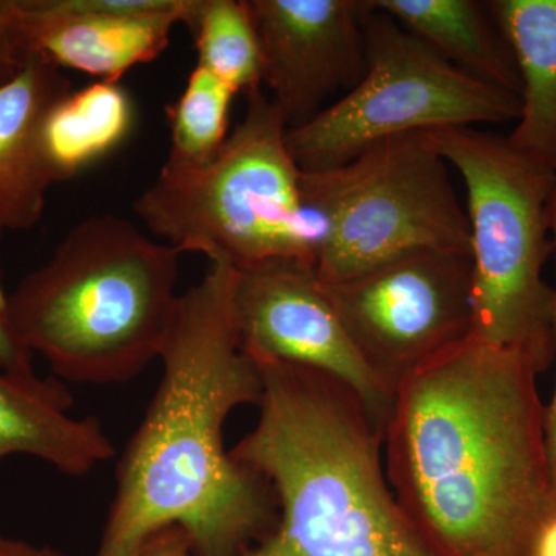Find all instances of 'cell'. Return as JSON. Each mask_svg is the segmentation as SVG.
<instances>
[{"label": "cell", "instance_id": "cell-1", "mask_svg": "<svg viewBox=\"0 0 556 556\" xmlns=\"http://www.w3.org/2000/svg\"><path fill=\"white\" fill-rule=\"evenodd\" d=\"M536 376L471 336L399 383L386 475L434 555L533 556L556 510Z\"/></svg>", "mask_w": 556, "mask_h": 556}, {"label": "cell", "instance_id": "cell-2", "mask_svg": "<svg viewBox=\"0 0 556 556\" xmlns=\"http://www.w3.org/2000/svg\"><path fill=\"white\" fill-rule=\"evenodd\" d=\"M236 268L211 263L179 294L163 376L116 470V493L94 556H138L175 530L190 556H241L276 530L273 486L225 447V424L258 404L262 376L240 345Z\"/></svg>", "mask_w": 556, "mask_h": 556}, {"label": "cell", "instance_id": "cell-3", "mask_svg": "<svg viewBox=\"0 0 556 556\" xmlns=\"http://www.w3.org/2000/svg\"><path fill=\"white\" fill-rule=\"evenodd\" d=\"M254 362L258 420L230 453L269 482L280 518L241 556H437L388 484L383 428L356 391L316 369ZM138 556L190 554L166 530Z\"/></svg>", "mask_w": 556, "mask_h": 556}, {"label": "cell", "instance_id": "cell-4", "mask_svg": "<svg viewBox=\"0 0 556 556\" xmlns=\"http://www.w3.org/2000/svg\"><path fill=\"white\" fill-rule=\"evenodd\" d=\"M179 255L116 215L84 219L9 294L11 324L58 378L127 382L166 345Z\"/></svg>", "mask_w": 556, "mask_h": 556}, {"label": "cell", "instance_id": "cell-5", "mask_svg": "<svg viewBox=\"0 0 556 556\" xmlns=\"http://www.w3.org/2000/svg\"><path fill=\"white\" fill-rule=\"evenodd\" d=\"M289 126L262 89L204 166L166 161L135 200V214L164 243L241 269L277 258L316 266L318 223L303 189V170L288 149Z\"/></svg>", "mask_w": 556, "mask_h": 556}, {"label": "cell", "instance_id": "cell-6", "mask_svg": "<svg viewBox=\"0 0 556 556\" xmlns=\"http://www.w3.org/2000/svg\"><path fill=\"white\" fill-rule=\"evenodd\" d=\"M467 190L473 262V338L517 350L538 375L555 362L554 287L543 277L554 254L556 172L527 159L507 137L477 127L424 131Z\"/></svg>", "mask_w": 556, "mask_h": 556}, {"label": "cell", "instance_id": "cell-7", "mask_svg": "<svg viewBox=\"0 0 556 556\" xmlns=\"http://www.w3.org/2000/svg\"><path fill=\"white\" fill-rule=\"evenodd\" d=\"M448 167L426 135L409 134L334 169L303 170L320 230L318 280H346L417 251L470 254V223Z\"/></svg>", "mask_w": 556, "mask_h": 556}, {"label": "cell", "instance_id": "cell-8", "mask_svg": "<svg viewBox=\"0 0 556 556\" xmlns=\"http://www.w3.org/2000/svg\"><path fill=\"white\" fill-rule=\"evenodd\" d=\"M364 31V78L308 123L288 130V149L300 169H334L401 135L518 121V94L450 64L375 2Z\"/></svg>", "mask_w": 556, "mask_h": 556}, {"label": "cell", "instance_id": "cell-9", "mask_svg": "<svg viewBox=\"0 0 556 556\" xmlns=\"http://www.w3.org/2000/svg\"><path fill=\"white\" fill-rule=\"evenodd\" d=\"M321 288L358 356L393 394L473 334L468 252H412Z\"/></svg>", "mask_w": 556, "mask_h": 556}, {"label": "cell", "instance_id": "cell-10", "mask_svg": "<svg viewBox=\"0 0 556 556\" xmlns=\"http://www.w3.org/2000/svg\"><path fill=\"white\" fill-rule=\"evenodd\" d=\"M232 311L240 345L254 361L283 362L342 380L386 431L394 394L358 356L316 266L277 258L236 269Z\"/></svg>", "mask_w": 556, "mask_h": 556}, {"label": "cell", "instance_id": "cell-11", "mask_svg": "<svg viewBox=\"0 0 556 556\" xmlns=\"http://www.w3.org/2000/svg\"><path fill=\"white\" fill-rule=\"evenodd\" d=\"M257 31L263 84L289 129L353 89L367 70L364 20L372 0H247Z\"/></svg>", "mask_w": 556, "mask_h": 556}, {"label": "cell", "instance_id": "cell-12", "mask_svg": "<svg viewBox=\"0 0 556 556\" xmlns=\"http://www.w3.org/2000/svg\"><path fill=\"white\" fill-rule=\"evenodd\" d=\"M188 9L189 0H22L33 53L108 83L156 60Z\"/></svg>", "mask_w": 556, "mask_h": 556}, {"label": "cell", "instance_id": "cell-13", "mask_svg": "<svg viewBox=\"0 0 556 556\" xmlns=\"http://www.w3.org/2000/svg\"><path fill=\"white\" fill-rule=\"evenodd\" d=\"M73 397L60 379L22 378L0 369V464L30 456L67 477L89 475L115 456L100 419L72 417Z\"/></svg>", "mask_w": 556, "mask_h": 556}, {"label": "cell", "instance_id": "cell-14", "mask_svg": "<svg viewBox=\"0 0 556 556\" xmlns=\"http://www.w3.org/2000/svg\"><path fill=\"white\" fill-rule=\"evenodd\" d=\"M70 90L67 76L38 53L0 89V233L35 228L42 218L53 181L40 152V124Z\"/></svg>", "mask_w": 556, "mask_h": 556}, {"label": "cell", "instance_id": "cell-15", "mask_svg": "<svg viewBox=\"0 0 556 556\" xmlns=\"http://www.w3.org/2000/svg\"><path fill=\"white\" fill-rule=\"evenodd\" d=\"M489 9L514 51L521 112L507 139L556 172V0H492Z\"/></svg>", "mask_w": 556, "mask_h": 556}, {"label": "cell", "instance_id": "cell-16", "mask_svg": "<svg viewBox=\"0 0 556 556\" xmlns=\"http://www.w3.org/2000/svg\"><path fill=\"white\" fill-rule=\"evenodd\" d=\"M450 64L482 83L521 94L510 43L489 3L477 0H372Z\"/></svg>", "mask_w": 556, "mask_h": 556}, {"label": "cell", "instance_id": "cell-17", "mask_svg": "<svg viewBox=\"0 0 556 556\" xmlns=\"http://www.w3.org/2000/svg\"><path fill=\"white\" fill-rule=\"evenodd\" d=\"M135 104L119 83L97 80L70 90L40 124V152L51 181H70L108 159L134 131Z\"/></svg>", "mask_w": 556, "mask_h": 556}, {"label": "cell", "instance_id": "cell-18", "mask_svg": "<svg viewBox=\"0 0 556 556\" xmlns=\"http://www.w3.org/2000/svg\"><path fill=\"white\" fill-rule=\"evenodd\" d=\"M182 24L193 36L199 67L237 94L262 87V50L247 0H189Z\"/></svg>", "mask_w": 556, "mask_h": 556}, {"label": "cell", "instance_id": "cell-19", "mask_svg": "<svg viewBox=\"0 0 556 556\" xmlns=\"http://www.w3.org/2000/svg\"><path fill=\"white\" fill-rule=\"evenodd\" d=\"M236 91L199 67L185 90L166 109L170 131L169 163L204 166L218 155L229 137V112Z\"/></svg>", "mask_w": 556, "mask_h": 556}, {"label": "cell", "instance_id": "cell-20", "mask_svg": "<svg viewBox=\"0 0 556 556\" xmlns=\"http://www.w3.org/2000/svg\"><path fill=\"white\" fill-rule=\"evenodd\" d=\"M31 54L22 0H0V89L21 75Z\"/></svg>", "mask_w": 556, "mask_h": 556}, {"label": "cell", "instance_id": "cell-21", "mask_svg": "<svg viewBox=\"0 0 556 556\" xmlns=\"http://www.w3.org/2000/svg\"><path fill=\"white\" fill-rule=\"evenodd\" d=\"M2 237L3 233H0V244H2ZM0 369L22 378L38 376L33 367L31 351L25 346L11 324L9 294L3 289L2 274H0Z\"/></svg>", "mask_w": 556, "mask_h": 556}, {"label": "cell", "instance_id": "cell-22", "mask_svg": "<svg viewBox=\"0 0 556 556\" xmlns=\"http://www.w3.org/2000/svg\"><path fill=\"white\" fill-rule=\"evenodd\" d=\"M552 241H554V255L556 263V193L554 207H552ZM555 306H554V339H555V362H556V283ZM544 438H546V452L548 460V470H551L552 486H554L555 506H556V382L554 397L544 412Z\"/></svg>", "mask_w": 556, "mask_h": 556}, {"label": "cell", "instance_id": "cell-23", "mask_svg": "<svg viewBox=\"0 0 556 556\" xmlns=\"http://www.w3.org/2000/svg\"><path fill=\"white\" fill-rule=\"evenodd\" d=\"M0 556H65L50 546H36L20 538L5 536L0 533Z\"/></svg>", "mask_w": 556, "mask_h": 556}, {"label": "cell", "instance_id": "cell-24", "mask_svg": "<svg viewBox=\"0 0 556 556\" xmlns=\"http://www.w3.org/2000/svg\"><path fill=\"white\" fill-rule=\"evenodd\" d=\"M533 556H556V510L541 527Z\"/></svg>", "mask_w": 556, "mask_h": 556}]
</instances>
